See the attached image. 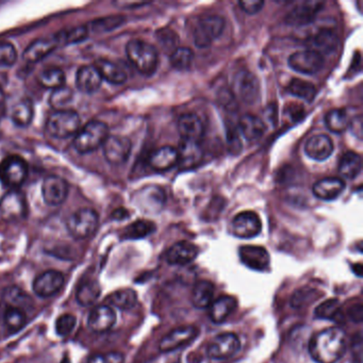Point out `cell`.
I'll use <instances>...</instances> for the list:
<instances>
[{"mask_svg":"<svg viewBox=\"0 0 363 363\" xmlns=\"http://www.w3.org/2000/svg\"><path fill=\"white\" fill-rule=\"evenodd\" d=\"M124 23V17H109L93 21L87 27L89 29V32L103 33L114 30V29L122 26Z\"/></svg>","mask_w":363,"mask_h":363,"instance_id":"obj_47","label":"cell"},{"mask_svg":"<svg viewBox=\"0 0 363 363\" xmlns=\"http://www.w3.org/2000/svg\"><path fill=\"white\" fill-rule=\"evenodd\" d=\"M353 267H354V272H355V274L357 275V276H359V277L362 276V265H361V263H358V265H353Z\"/></svg>","mask_w":363,"mask_h":363,"instance_id":"obj_63","label":"cell"},{"mask_svg":"<svg viewBox=\"0 0 363 363\" xmlns=\"http://www.w3.org/2000/svg\"><path fill=\"white\" fill-rule=\"evenodd\" d=\"M225 29V21L218 15L204 17L197 23L194 30V42L200 48L210 46L211 43L220 37Z\"/></svg>","mask_w":363,"mask_h":363,"instance_id":"obj_9","label":"cell"},{"mask_svg":"<svg viewBox=\"0 0 363 363\" xmlns=\"http://www.w3.org/2000/svg\"><path fill=\"white\" fill-rule=\"evenodd\" d=\"M288 92L293 96L298 97L307 103H312L318 94L316 87L312 85L311 82L302 79H293L289 83Z\"/></svg>","mask_w":363,"mask_h":363,"instance_id":"obj_40","label":"cell"},{"mask_svg":"<svg viewBox=\"0 0 363 363\" xmlns=\"http://www.w3.org/2000/svg\"><path fill=\"white\" fill-rule=\"evenodd\" d=\"M349 128H351V132L355 134V136L361 138V136H362V120H361V116L353 118V121L349 122Z\"/></svg>","mask_w":363,"mask_h":363,"instance_id":"obj_58","label":"cell"},{"mask_svg":"<svg viewBox=\"0 0 363 363\" xmlns=\"http://www.w3.org/2000/svg\"><path fill=\"white\" fill-rule=\"evenodd\" d=\"M77 319L73 314L65 313L59 316L56 321V333L59 337H66L74 331Z\"/></svg>","mask_w":363,"mask_h":363,"instance_id":"obj_52","label":"cell"},{"mask_svg":"<svg viewBox=\"0 0 363 363\" xmlns=\"http://www.w3.org/2000/svg\"><path fill=\"white\" fill-rule=\"evenodd\" d=\"M323 65V56L312 50L294 52L289 58V66L298 73L304 75H313L318 73Z\"/></svg>","mask_w":363,"mask_h":363,"instance_id":"obj_14","label":"cell"},{"mask_svg":"<svg viewBox=\"0 0 363 363\" xmlns=\"http://www.w3.org/2000/svg\"><path fill=\"white\" fill-rule=\"evenodd\" d=\"M64 284V275L58 271H46L33 281V292L40 298H50L61 290Z\"/></svg>","mask_w":363,"mask_h":363,"instance_id":"obj_16","label":"cell"},{"mask_svg":"<svg viewBox=\"0 0 363 363\" xmlns=\"http://www.w3.org/2000/svg\"><path fill=\"white\" fill-rule=\"evenodd\" d=\"M70 187L60 176H48L43 181L42 196L48 206H60L68 198Z\"/></svg>","mask_w":363,"mask_h":363,"instance_id":"obj_15","label":"cell"},{"mask_svg":"<svg viewBox=\"0 0 363 363\" xmlns=\"http://www.w3.org/2000/svg\"><path fill=\"white\" fill-rule=\"evenodd\" d=\"M59 44L60 42L56 35L54 38L39 39L31 43L25 50L23 54V60L29 63H37L42 59L46 58L48 54H52Z\"/></svg>","mask_w":363,"mask_h":363,"instance_id":"obj_22","label":"cell"},{"mask_svg":"<svg viewBox=\"0 0 363 363\" xmlns=\"http://www.w3.org/2000/svg\"><path fill=\"white\" fill-rule=\"evenodd\" d=\"M237 300L234 296L222 295L210 304L209 316L214 323H224L234 313V310L237 309Z\"/></svg>","mask_w":363,"mask_h":363,"instance_id":"obj_27","label":"cell"},{"mask_svg":"<svg viewBox=\"0 0 363 363\" xmlns=\"http://www.w3.org/2000/svg\"><path fill=\"white\" fill-rule=\"evenodd\" d=\"M362 169V159L357 152H347L339 163V173L346 179H355Z\"/></svg>","mask_w":363,"mask_h":363,"instance_id":"obj_36","label":"cell"},{"mask_svg":"<svg viewBox=\"0 0 363 363\" xmlns=\"http://www.w3.org/2000/svg\"><path fill=\"white\" fill-rule=\"evenodd\" d=\"M112 216L113 218H115V220H122L128 218L129 212L126 210V209L120 208L117 209V210H115L114 212H113Z\"/></svg>","mask_w":363,"mask_h":363,"instance_id":"obj_61","label":"cell"},{"mask_svg":"<svg viewBox=\"0 0 363 363\" xmlns=\"http://www.w3.org/2000/svg\"><path fill=\"white\" fill-rule=\"evenodd\" d=\"M124 355L118 351H109L105 354H95L90 357L87 363H124Z\"/></svg>","mask_w":363,"mask_h":363,"instance_id":"obj_53","label":"cell"},{"mask_svg":"<svg viewBox=\"0 0 363 363\" xmlns=\"http://www.w3.org/2000/svg\"><path fill=\"white\" fill-rule=\"evenodd\" d=\"M17 60L14 45L9 42H0V68H11Z\"/></svg>","mask_w":363,"mask_h":363,"instance_id":"obj_51","label":"cell"},{"mask_svg":"<svg viewBox=\"0 0 363 363\" xmlns=\"http://www.w3.org/2000/svg\"><path fill=\"white\" fill-rule=\"evenodd\" d=\"M344 189L345 183L342 179L331 177V178H324L315 183L312 187V192L316 198L328 202V200L338 198L340 195L342 194Z\"/></svg>","mask_w":363,"mask_h":363,"instance_id":"obj_25","label":"cell"},{"mask_svg":"<svg viewBox=\"0 0 363 363\" xmlns=\"http://www.w3.org/2000/svg\"><path fill=\"white\" fill-rule=\"evenodd\" d=\"M321 296V292L316 289L304 287V288H300V290L296 291L293 294L292 298H291V304H292L293 308L300 309V308L306 307L314 300H319Z\"/></svg>","mask_w":363,"mask_h":363,"instance_id":"obj_45","label":"cell"},{"mask_svg":"<svg viewBox=\"0 0 363 363\" xmlns=\"http://www.w3.org/2000/svg\"><path fill=\"white\" fill-rule=\"evenodd\" d=\"M349 114L342 109L329 111L325 116V125L333 134H342L349 126Z\"/></svg>","mask_w":363,"mask_h":363,"instance_id":"obj_41","label":"cell"},{"mask_svg":"<svg viewBox=\"0 0 363 363\" xmlns=\"http://www.w3.org/2000/svg\"><path fill=\"white\" fill-rule=\"evenodd\" d=\"M198 247L190 242L181 241L174 244L167 253V261L172 265H190L198 256Z\"/></svg>","mask_w":363,"mask_h":363,"instance_id":"obj_20","label":"cell"},{"mask_svg":"<svg viewBox=\"0 0 363 363\" xmlns=\"http://www.w3.org/2000/svg\"><path fill=\"white\" fill-rule=\"evenodd\" d=\"M241 349V341L234 333H224L216 335L207 347V355L214 360L231 358Z\"/></svg>","mask_w":363,"mask_h":363,"instance_id":"obj_7","label":"cell"},{"mask_svg":"<svg viewBox=\"0 0 363 363\" xmlns=\"http://www.w3.org/2000/svg\"><path fill=\"white\" fill-rule=\"evenodd\" d=\"M340 312V302L337 298H331V300H325V302L320 304L315 308L316 318L321 320H333L335 319V316Z\"/></svg>","mask_w":363,"mask_h":363,"instance_id":"obj_49","label":"cell"},{"mask_svg":"<svg viewBox=\"0 0 363 363\" xmlns=\"http://www.w3.org/2000/svg\"><path fill=\"white\" fill-rule=\"evenodd\" d=\"M109 136V127L101 121H91L79 129L74 138V148L79 154H90L103 145Z\"/></svg>","mask_w":363,"mask_h":363,"instance_id":"obj_3","label":"cell"},{"mask_svg":"<svg viewBox=\"0 0 363 363\" xmlns=\"http://www.w3.org/2000/svg\"><path fill=\"white\" fill-rule=\"evenodd\" d=\"M362 306H361V304H357L349 309V315L351 321L360 323L362 321Z\"/></svg>","mask_w":363,"mask_h":363,"instance_id":"obj_59","label":"cell"},{"mask_svg":"<svg viewBox=\"0 0 363 363\" xmlns=\"http://www.w3.org/2000/svg\"><path fill=\"white\" fill-rule=\"evenodd\" d=\"M126 54L132 65L145 76H152L157 70L159 54L154 45L142 40L129 41Z\"/></svg>","mask_w":363,"mask_h":363,"instance_id":"obj_2","label":"cell"},{"mask_svg":"<svg viewBox=\"0 0 363 363\" xmlns=\"http://www.w3.org/2000/svg\"><path fill=\"white\" fill-rule=\"evenodd\" d=\"M73 99V90L64 85V87L52 91L50 97V105L54 109V111L66 110V107L72 103Z\"/></svg>","mask_w":363,"mask_h":363,"instance_id":"obj_46","label":"cell"},{"mask_svg":"<svg viewBox=\"0 0 363 363\" xmlns=\"http://www.w3.org/2000/svg\"><path fill=\"white\" fill-rule=\"evenodd\" d=\"M101 295V287L96 281H87L81 284L76 294V300L82 307H89L95 304Z\"/></svg>","mask_w":363,"mask_h":363,"instance_id":"obj_39","label":"cell"},{"mask_svg":"<svg viewBox=\"0 0 363 363\" xmlns=\"http://www.w3.org/2000/svg\"><path fill=\"white\" fill-rule=\"evenodd\" d=\"M90 32L87 25L85 26L76 27V28L70 29L66 32L61 33V34L56 35L59 39V42L65 43V44H77V43L83 42L87 40Z\"/></svg>","mask_w":363,"mask_h":363,"instance_id":"obj_50","label":"cell"},{"mask_svg":"<svg viewBox=\"0 0 363 363\" xmlns=\"http://www.w3.org/2000/svg\"><path fill=\"white\" fill-rule=\"evenodd\" d=\"M323 1L306 0L298 3L286 17V23L289 26L302 27L309 25L315 19L323 9Z\"/></svg>","mask_w":363,"mask_h":363,"instance_id":"obj_11","label":"cell"},{"mask_svg":"<svg viewBox=\"0 0 363 363\" xmlns=\"http://www.w3.org/2000/svg\"><path fill=\"white\" fill-rule=\"evenodd\" d=\"M149 1H117L114 3V5L122 9H136V8L149 5Z\"/></svg>","mask_w":363,"mask_h":363,"instance_id":"obj_60","label":"cell"},{"mask_svg":"<svg viewBox=\"0 0 363 363\" xmlns=\"http://www.w3.org/2000/svg\"><path fill=\"white\" fill-rule=\"evenodd\" d=\"M351 356H353V362L361 363V360H362V338H361L360 333L355 338V342L353 343V347H351Z\"/></svg>","mask_w":363,"mask_h":363,"instance_id":"obj_55","label":"cell"},{"mask_svg":"<svg viewBox=\"0 0 363 363\" xmlns=\"http://www.w3.org/2000/svg\"><path fill=\"white\" fill-rule=\"evenodd\" d=\"M34 108L30 99H21L11 109V120L17 127H27L32 122Z\"/></svg>","mask_w":363,"mask_h":363,"instance_id":"obj_35","label":"cell"},{"mask_svg":"<svg viewBox=\"0 0 363 363\" xmlns=\"http://www.w3.org/2000/svg\"><path fill=\"white\" fill-rule=\"evenodd\" d=\"M304 107L298 103H290V105H286V114H288L291 117V120L298 121L304 116Z\"/></svg>","mask_w":363,"mask_h":363,"instance_id":"obj_56","label":"cell"},{"mask_svg":"<svg viewBox=\"0 0 363 363\" xmlns=\"http://www.w3.org/2000/svg\"><path fill=\"white\" fill-rule=\"evenodd\" d=\"M3 300L8 307L17 308V309L26 310L33 307V300L28 293L17 288V287H9L3 291Z\"/></svg>","mask_w":363,"mask_h":363,"instance_id":"obj_32","label":"cell"},{"mask_svg":"<svg viewBox=\"0 0 363 363\" xmlns=\"http://www.w3.org/2000/svg\"><path fill=\"white\" fill-rule=\"evenodd\" d=\"M226 143L230 155L238 156L243 149L241 138H240L239 128L232 124H228L226 127Z\"/></svg>","mask_w":363,"mask_h":363,"instance_id":"obj_48","label":"cell"},{"mask_svg":"<svg viewBox=\"0 0 363 363\" xmlns=\"http://www.w3.org/2000/svg\"><path fill=\"white\" fill-rule=\"evenodd\" d=\"M262 229L260 218L253 211H244L234 216L231 222L232 234L240 239L257 237Z\"/></svg>","mask_w":363,"mask_h":363,"instance_id":"obj_13","label":"cell"},{"mask_svg":"<svg viewBox=\"0 0 363 363\" xmlns=\"http://www.w3.org/2000/svg\"><path fill=\"white\" fill-rule=\"evenodd\" d=\"M116 322V313L109 304H101L89 314L87 326L94 333H103L110 331Z\"/></svg>","mask_w":363,"mask_h":363,"instance_id":"obj_18","label":"cell"},{"mask_svg":"<svg viewBox=\"0 0 363 363\" xmlns=\"http://www.w3.org/2000/svg\"><path fill=\"white\" fill-rule=\"evenodd\" d=\"M312 47L314 52H319L320 54H331L337 50L339 40L337 34L331 29H322L316 33L311 40Z\"/></svg>","mask_w":363,"mask_h":363,"instance_id":"obj_34","label":"cell"},{"mask_svg":"<svg viewBox=\"0 0 363 363\" xmlns=\"http://www.w3.org/2000/svg\"><path fill=\"white\" fill-rule=\"evenodd\" d=\"M136 200L147 211H160L163 208L167 196L159 187H147L136 195Z\"/></svg>","mask_w":363,"mask_h":363,"instance_id":"obj_30","label":"cell"},{"mask_svg":"<svg viewBox=\"0 0 363 363\" xmlns=\"http://www.w3.org/2000/svg\"><path fill=\"white\" fill-rule=\"evenodd\" d=\"M3 323L10 333H19L27 324L26 312L17 308L8 307L3 314Z\"/></svg>","mask_w":363,"mask_h":363,"instance_id":"obj_43","label":"cell"},{"mask_svg":"<svg viewBox=\"0 0 363 363\" xmlns=\"http://www.w3.org/2000/svg\"><path fill=\"white\" fill-rule=\"evenodd\" d=\"M239 6L245 13L253 15L262 10L265 1L263 0H242L239 1Z\"/></svg>","mask_w":363,"mask_h":363,"instance_id":"obj_54","label":"cell"},{"mask_svg":"<svg viewBox=\"0 0 363 363\" xmlns=\"http://www.w3.org/2000/svg\"><path fill=\"white\" fill-rule=\"evenodd\" d=\"M194 54L189 47H177L171 54V64L175 70H187L192 65Z\"/></svg>","mask_w":363,"mask_h":363,"instance_id":"obj_44","label":"cell"},{"mask_svg":"<svg viewBox=\"0 0 363 363\" xmlns=\"http://www.w3.org/2000/svg\"><path fill=\"white\" fill-rule=\"evenodd\" d=\"M333 140L326 134L312 136L304 145L306 155L315 161H325L333 155Z\"/></svg>","mask_w":363,"mask_h":363,"instance_id":"obj_21","label":"cell"},{"mask_svg":"<svg viewBox=\"0 0 363 363\" xmlns=\"http://www.w3.org/2000/svg\"><path fill=\"white\" fill-rule=\"evenodd\" d=\"M178 132L183 141L199 143V140L204 136V126L196 114L187 113L179 118Z\"/></svg>","mask_w":363,"mask_h":363,"instance_id":"obj_24","label":"cell"},{"mask_svg":"<svg viewBox=\"0 0 363 363\" xmlns=\"http://www.w3.org/2000/svg\"><path fill=\"white\" fill-rule=\"evenodd\" d=\"M107 302L110 307L121 310H130L138 302V294L132 289H121L108 296Z\"/></svg>","mask_w":363,"mask_h":363,"instance_id":"obj_37","label":"cell"},{"mask_svg":"<svg viewBox=\"0 0 363 363\" xmlns=\"http://www.w3.org/2000/svg\"><path fill=\"white\" fill-rule=\"evenodd\" d=\"M94 66L98 70L103 80H105L111 85H123L127 81V78H128V75H127L122 66L118 65L115 62L105 60V59L97 60Z\"/></svg>","mask_w":363,"mask_h":363,"instance_id":"obj_28","label":"cell"},{"mask_svg":"<svg viewBox=\"0 0 363 363\" xmlns=\"http://www.w3.org/2000/svg\"><path fill=\"white\" fill-rule=\"evenodd\" d=\"M234 95L243 103L255 105L260 99V83L249 70H242L234 77Z\"/></svg>","mask_w":363,"mask_h":363,"instance_id":"obj_10","label":"cell"},{"mask_svg":"<svg viewBox=\"0 0 363 363\" xmlns=\"http://www.w3.org/2000/svg\"><path fill=\"white\" fill-rule=\"evenodd\" d=\"M240 259L246 267L255 271H265L269 267V255L261 246L244 245L239 249Z\"/></svg>","mask_w":363,"mask_h":363,"instance_id":"obj_19","label":"cell"},{"mask_svg":"<svg viewBox=\"0 0 363 363\" xmlns=\"http://www.w3.org/2000/svg\"><path fill=\"white\" fill-rule=\"evenodd\" d=\"M80 129V116L73 110H59L47 117L46 130L52 138L75 136Z\"/></svg>","mask_w":363,"mask_h":363,"instance_id":"obj_4","label":"cell"},{"mask_svg":"<svg viewBox=\"0 0 363 363\" xmlns=\"http://www.w3.org/2000/svg\"><path fill=\"white\" fill-rule=\"evenodd\" d=\"M61 363H70V359L68 356L64 357L63 360L61 361Z\"/></svg>","mask_w":363,"mask_h":363,"instance_id":"obj_64","label":"cell"},{"mask_svg":"<svg viewBox=\"0 0 363 363\" xmlns=\"http://www.w3.org/2000/svg\"><path fill=\"white\" fill-rule=\"evenodd\" d=\"M346 351V335L339 327L324 329L309 342V354L316 363H335Z\"/></svg>","mask_w":363,"mask_h":363,"instance_id":"obj_1","label":"cell"},{"mask_svg":"<svg viewBox=\"0 0 363 363\" xmlns=\"http://www.w3.org/2000/svg\"><path fill=\"white\" fill-rule=\"evenodd\" d=\"M26 216V197L19 190H10L0 199V218L6 222H17Z\"/></svg>","mask_w":363,"mask_h":363,"instance_id":"obj_8","label":"cell"},{"mask_svg":"<svg viewBox=\"0 0 363 363\" xmlns=\"http://www.w3.org/2000/svg\"><path fill=\"white\" fill-rule=\"evenodd\" d=\"M178 164V152L172 146H163L152 152L149 165L155 171H169Z\"/></svg>","mask_w":363,"mask_h":363,"instance_id":"obj_26","label":"cell"},{"mask_svg":"<svg viewBox=\"0 0 363 363\" xmlns=\"http://www.w3.org/2000/svg\"><path fill=\"white\" fill-rule=\"evenodd\" d=\"M197 335H198V331L194 326H183V327L176 328L161 340L159 344L160 351L169 353V351L180 349L183 345L190 343Z\"/></svg>","mask_w":363,"mask_h":363,"instance_id":"obj_17","label":"cell"},{"mask_svg":"<svg viewBox=\"0 0 363 363\" xmlns=\"http://www.w3.org/2000/svg\"><path fill=\"white\" fill-rule=\"evenodd\" d=\"M239 130L246 140L256 142L265 134L267 126L260 117L253 114H245L240 118Z\"/></svg>","mask_w":363,"mask_h":363,"instance_id":"obj_31","label":"cell"},{"mask_svg":"<svg viewBox=\"0 0 363 363\" xmlns=\"http://www.w3.org/2000/svg\"><path fill=\"white\" fill-rule=\"evenodd\" d=\"M5 105H6V95L5 93H3V89L0 87V111L3 112V110H5Z\"/></svg>","mask_w":363,"mask_h":363,"instance_id":"obj_62","label":"cell"},{"mask_svg":"<svg viewBox=\"0 0 363 363\" xmlns=\"http://www.w3.org/2000/svg\"><path fill=\"white\" fill-rule=\"evenodd\" d=\"M28 175L27 162L17 155H10L0 161V183L10 190H17Z\"/></svg>","mask_w":363,"mask_h":363,"instance_id":"obj_6","label":"cell"},{"mask_svg":"<svg viewBox=\"0 0 363 363\" xmlns=\"http://www.w3.org/2000/svg\"><path fill=\"white\" fill-rule=\"evenodd\" d=\"M103 156L112 165L125 163L132 154V143L126 136H109L103 145Z\"/></svg>","mask_w":363,"mask_h":363,"instance_id":"obj_12","label":"cell"},{"mask_svg":"<svg viewBox=\"0 0 363 363\" xmlns=\"http://www.w3.org/2000/svg\"><path fill=\"white\" fill-rule=\"evenodd\" d=\"M39 83L43 87L52 89V91L65 85V74L60 68H48L39 75Z\"/></svg>","mask_w":363,"mask_h":363,"instance_id":"obj_42","label":"cell"},{"mask_svg":"<svg viewBox=\"0 0 363 363\" xmlns=\"http://www.w3.org/2000/svg\"><path fill=\"white\" fill-rule=\"evenodd\" d=\"M156 231V225L150 220H138L127 226L123 231V239L138 240L148 237Z\"/></svg>","mask_w":363,"mask_h":363,"instance_id":"obj_38","label":"cell"},{"mask_svg":"<svg viewBox=\"0 0 363 363\" xmlns=\"http://www.w3.org/2000/svg\"><path fill=\"white\" fill-rule=\"evenodd\" d=\"M103 83V78L94 65H85L76 74V87L80 92L92 94L96 92Z\"/></svg>","mask_w":363,"mask_h":363,"instance_id":"obj_23","label":"cell"},{"mask_svg":"<svg viewBox=\"0 0 363 363\" xmlns=\"http://www.w3.org/2000/svg\"><path fill=\"white\" fill-rule=\"evenodd\" d=\"M178 152V164L181 169H193L200 163L203 150L197 142L183 141Z\"/></svg>","mask_w":363,"mask_h":363,"instance_id":"obj_29","label":"cell"},{"mask_svg":"<svg viewBox=\"0 0 363 363\" xmlns=\"http://www.w3.org/2000/svg\"><path fill=\"white\" fill-rule=\"evenodd\" d=\"M99 218L96 211L82 208L74 212L66 220L68 234L76 240H85L91 237L98 227Z\"/></svg>","mask_w":363,"mask_h":363,"instance_id":"obj_5","label":"cell"},{"mask_svg":"<svg viewBox=\"0 0 363 363\" xmlns=\"http://www.w3.org/2000/svg\"><path fill=\"white\" fill-rule=\"evenodd\" d=\"M214 286L209 280H199L195 284L192 293V304L197 309L210 307L214 302Z\"/></svg>","mask_w":363,"mask_h":363,"instance_id":"obj_33","label":"cell"},{"mask_svg":"<svg viewBox=\"0 0 363 363\" xmlns=\"http://www.w3.org/2000/svg\"><path fill=\"white\" fill-rule=\"evenodd\" d=\"M158 39H159L160 42L163 46H165V44L167 43V50L172 48V47H175V45L177 44V35L171 30H167L165 33H160L158 34Z\"/></svg>","mask_w":363,"mask_h":363,"instance_id":"obj_57","label":"cell"}]
</instances>
